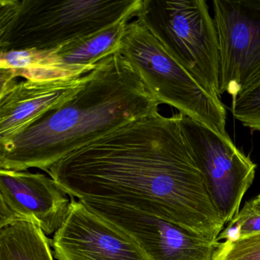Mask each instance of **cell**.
Wrapping results in <instances>:
<instances>
[{
  "instance_id": "6da1fadb",
  "label": "cell",
  "mask_w": 260,
  "mask_h": 260,
  "mask_svg": "<svg viewBox=\"0 0 260 260\" xmlns=\"http://www.w3.org/2000/svg\"><path fill=\"white\" fill-rule=\"evenodd\" d=\"M72 198L132 208L210 241L224 222L179 123L159 111L131 121L47 171Z\"/></svg>"
},
{
  "instance_id": "7a4b0ae2",
  "label": "cell",
  "mask_w": 260,
  "mask_h": 260,
  "mask_svg": "<svg viewBox=\"0 0 260 260\" xmlns=\"http://www.w3.org/2000/svg\"><path fill=\"white\" fill-rule=\"evenodd\" d=\"M159 105L131 64L117 52L98 63L69 100L0 141V169L47 172L102 136L157 112Z\"/></svg>"
},
{
  "instance_id": "3957f363",
  "label": "cell",
  "mask_w": 260,
  "mask_h": 260,
  "mask_svg": "<svg viewBox=\"0 0 260 260\" xmlns=\"http://www.w3.org/2000/svg\"><path fill=\"white\" fill-rule=\"evenodd\" d=\"M142 0H22L3 43L14 50H54L136 17Z\"/></svg>"
},
{
  "instance_id": "277c9868",
  "label": "cell",
  "mask_w": 260,
  "mask_h": 260,
  "mask_svg": "<svg viewBox=\"0 0 260 260\" xmlns=\"http://www.w3.org/2000/svg\"><path fill=\"white\" fill-rule=\"evenodd\" d=\"M136 18L206 91L221 97L218 34L205 0H142Z\"/></svg>"
},
{
  "instance_id": "5b68a950",
  "label": "cell",
  "mask_w": 260,
  "mask_h": 260,
  "mask_svg": "<svg viewBox=\"0 0 260 260\" xmlns=\"http://www.w3.org/2000/svg\"><path fill=\"white\" fill-rule=\"evenodd\" d=\"M119 53L159 103L174 107L215 132L229 136L225 107L220 98L206 91L137 20L126 24Z\"/></svg>"
},
{
  "instance_id": "8992f818",
  "label": "cell",
  "mask_w": 260,
  "mask_h": 260,
  "mask_svg": "<svg viewBox=\"0 0 260 260\" xmlns=\"http://www.w3.org/2000/svg\"><path fill=\"white\" fill-rule=\"evenodd\" d=\"M179 123L203 176L208 194L225 224L240 211L253 184L256 164L229 136H222L178 112Z\"/></svg>"
},
{
  "instance_id": "52a82bcc",
  "label": "cell",
  "mask_w": 260,
  "mask_h": 260,
  "mask_svg": "<svg viewBox=\"0 0 260 260\" xmlns=\"http://www.w3.org/2000/svg\"><path fill=\"white\" fill-rule=\"evenodd\" d=\"M220 95L236 99L260 83V0H214Z\"/></svg>"
},
{
  "instance_id": "ba28073f",
  "label": "cell",
  "mask_w": 260,
  "mask_h": 260,
  "mask_svg": "<svg viewBox=\"0 0 260 260\" xmlns=\"http://www.w3.org/2000/svg\"><path fill=\"white\" fill-rule=\"evenodd\" d=\"M51 245L58 260H151L126 232L74 198Z\"/></svg>"
},
{
  "instance_id": "9c48e42d",
  "label": "cell",
  "mask_w": 260,
  "mask_h": 260,
  "mask_svg": "<svg viewBox=\"0 0 260 260\" xmlns=\"http://www.w3.org/2000/svg\"><path fill=\"white\" fill-rule=\"evenodd\" d=\"M82 201L126 232L151 260H212L219 244L132 208L91 200Z\"/></svg>"
},
{
  "instance_id": "30bf717a",
  "label": "cell",
  "mask_w": 260,
  "mask_h": 260,
  "mask_svg": "<svg viewBox=\"0 0 260 260\" xmlns=\"http://www.w3.org/2000/svg\"><path fill=\"white\" fill-rule=\"evenodd\" d=\"M0 194L18 219L32 221L46 235L55 233L70 206L68 194L44 174L0 169Z\"/></svg>"
},
{
  "instance_id": "8fae6325",
  "label": "cell",
  "mask_w": 260,
  "mask_h": 260,
  "mask_svg": "<svg viewBox=\"0 0 260 260\" xmlns=\"http://www.w3.org/2000/svg\"><path fill=\"white\" fill-rule=\"evenodd\" d=\"M88 73L76 79H15L0 96V141L25 129L62 105L84 85Z\"/></svg>"
},
{
  "instance_id": "7c38bea8",
  "label": "cell",
  "mask_w": 260,
  "mask_h": 260,
  "mask_svg": "<svg viewBox=\"0 0 260 260\" xmlns=\"http://www.w3.org/2000/svg\"><path fill=\"white\" fill-rule=\"evenodd\" d=\"M129 22V20H123L49 51L46 69L47 79H76L92 71L98 63L119 52Z\"/></svg>"
},
{
  "instance_id": "4fadbf2b",
  "label": "cell",
  "mask_w": 260,
  "mask_h": 260,
  "mask_svg": "<svg viewBox=\"0 0 260 260\" xmlns=\"http://www.w3.org/2000/svg\"><path fill=\"white\" fill-rule=\"evenodd\" d=\"M50 244L35 223L17 219L0 230V260H54Z\"/></svg>"
},
{
  "instance_id": "5bb4252c",
  "label": "cell",
  "mask_w": 260,
  "mask_h": 260,
  "mask_svg": "<svg viewBox=\"0 0 260 260\" xmlns=\"http://www.w3.org/2000/svg\"><path fill=\"white\" fill-rule=\"evenodd\" d=\"M48 51L7 50L0 47V69L15 70L17 76L29 79L43 68Z\"/></svg>"
},
{
  "instance_id": "9a60e30c",
  "label": "cell",
  "mask_w": 260,
  "mask_h": 260,
  "mask_svg": "<svg viewBox=\"0 0 260 260\" xmlns=\"http://www.w3.org/2000/svg\"><path fill=\"white\" fill-rule=\"evenodd\" d=\"M260 234V213L253 209L250 201L229 223L219 234L217 241H235Z\"/></svg>"
},
{
  "instance_id": "2e32d148",
  "label": "cell",
  "mask_w": 260,
  "mask_h": 260,
  "mask_svg": "<svg viewBox=\"0 0 260 260\" xmlns=\"http://www.w3.org/2000/svg\"><path fill=\"white\" fill-rule=\"evenodd\" d=\"M212 260H260V234L219 242Z\"/></svg>"
},
{
  "instance_id": "e0dca14e",
  "label": "cell",
  "mask_w": 260,
  "mask_h": 260,
  "mask_svg": "<svg viewBox=\"0 0 260 260\" xmlns=\"http://www.w3.org/2000/svg\"><path fill=\"white\" fill-rule=\"evenodd\" d=\"M232 113L244 126L260 132V83L234 99Z\"/></svg>"
},
{
  "instance_id": "ac0fdd59",
  "label": "cell",
  "mask_w": 260,
  "mask_h": 260,
  "mask_svg": "<svg viewBox=\"0 0 260 260\" xmlns=\"http://www.w3.org/2000/svg\"><path fill=\"white\" fill-rule=\"evenodd\" d=\"M21 6L19 0H0V47Z\"/></svg>"
},
{
  "instance_id": "d6986e66",
  "label": "cell",
  "mask_w": 260,
  "mask_h": 260,
  "mask_svg": "<svg viewBox=\"0 0 260 260\" xmlns=\"http://www.w3.org/2000/svg\"><path fill=\"white\" fill-rule=\"evenodd\" d=\"M18 219L17 217L8 209L0 194V230L8 224Z\"/></svg>"
},
{
  "instance_id": "ffe728a7",
  "label": "cell",
  "mask_w": 260,
  "mask_h": 260,
  "mask_svg": "<svg viewBox=\"0 0 260 260\" xmlns=\"http://www.w3.org/2000/svg\"><path fill=\"white\" fill-rule=\"evenodd\" d=\"M18 78L15 70H8L0 76V96L3 95L5 90Z\"/></svg>"
},
{
  "instance_id": "44dd1931",
  "label": "cell",
  "mask_w": 260,
  "mask_h": 260,
  "mask_svg": "<svg viewBox=\"0 0 260 260\" xmlns=\"http://www.w3.org/2000/svg\"><path fill=\"white\" fill-rule=\"evenodd\" d=\"M250 203L251 206H253V209L260 213V193L256 198L250 201Z\"/></svg>"
},
{
  "instance_id": "7402d4cb",
  "label": "cell",
  "mask_w": 260,
  "mask_h": 260,
  "mask_svg": "<svg viewBox=\"0 0 260 260\" xmlns=\"http://www.w3.org/2000/svg\"><path fill=\"white\" fill-rule=\"evenodd\" d=\"M8 70H3V69H0V76H1V75H3V73H6V72L8 71Z\"/></svg>"
}]
</instances>
